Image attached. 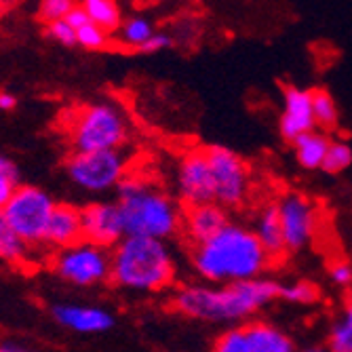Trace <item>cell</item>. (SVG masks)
Here are the masks:
<instances>
[{
	"label": "cell",
	"mask_w": 352,
	"mask_h": 352,
	"mask_svg": "<svg viewBox=\"0 0 352 352\" xmlns=\"http://www.w3.org/2000/svg\"><path fill=\"white\" fill-rule=\"evenodd\" d=\"M280 283L260 276L228 285H182L171 298V306L192 321L211 325H243L278 300Z\"/></svg>",
	"instance_id": "6da1fadb"
},
{
	"label": "cell",
	"mask_w": 352,
	"mask_h": 352,
	"mask_svg": "<svg viewBox=\"0 0 352 352\" xmlns=\"http://www.w3.org/2000/svg\"><path fill=\"white\" fill-rule=\"evenodd\" d=\"M192 268L207 285H228L266 276L274 264L245 223L228 221L209 241L192 247Z\"/></svg>",
	"instance_id": "7a4b0ae2"
},
{
	"label": "cell",
	"mask_w": 352,
	"mask_h": 352,
	"mask_svg": "<svg viewBox=\"0 0 352 352\" xmlns=\"http://www.w3.org/2000/svg\"><path fill=\"white\" fill-rule=\"evenodd\" d=\"M177 262L167 241L124 236L110 251V280L126 292L156 294L175 283Z\"/></svg>",
	"instance_id": "3957f363"
},
{
	"label": "cell",
	"mask_w": 352,
	"mask_h": 352,
	"mask_svg": "<svg viewBox=\"0 0 352 352\" xmlns=\"http://www.w3.org/2000/svg\"><path fill=\"white\" fill-rule=\"evenodd\" d=\"M116 190L126 236L169 241L182 232L184 207L163 188L126 175Z\"/></svg>",
	"instance_id": "277c9868"
},
{
	"label": "cell",
	"mask_w": 352,
	"mask_h": 352,
	"mask_svg": "<svg viewBox=\"0 0 352 352\" xmlns=\"http://www.w3.org/2000/svg\"><path fill=\"white\" fill-rule=\"evenodd\" d=\"M66 138L72 152L122 150L129 140V122L114 104L100 102L72 110L66 116Z\"/></svg>",
	"instance_id": "5b68a950"
},
{
	"label": "cell",
	"mask_w": 352,
	"mask_h": 352,
	"mask_svg": "<svg viewBox=\"0 0 352 352\" xmlns=\"http://www.w3.org/2000/svg\"><path fill=\"white\" fill-rule=\"evenodd\" d=\"M55 205L57 203L45 190L36 186H19L3 209V217L28 247L45 245L47 226Z\"/></svg>",
	"instance_id": "8992f818"
},
{
	"label": "cell",
	"mask_w": 352,
	"mask_h": 352,
	"mask_svg": "<svg viewBox=\"0 0 352 352\" xmlns=\"http://www.w3.org/2000/svg\"><path fill=\"white\" fill-rule=\"evenodd\" d=\"M205 152L211 167L215 203L226 211L247 205L251 199V171L243 156L226 146H209Z\"/></svg>",
	"instance_id": "52a82bcc"
},
{
	"label": "cell",
	"mask_w": 352,
	"mask_h": 352,
	"mask_svg": "<svg viewBox=\"0 0 352 352\" xmlns=\"http://www.w3.org/2000/svg\"><path fill=\"white\" fill-rule=\"evenodd\" d=\"M68 177L74 186L87 192H108L118 188L120 182L129 175V156L122 150L104 152H72L66 163Z\"/></svg>",
	"instance_id": "ba28073f"
},
{
	"label": "cell",
	"mask_w": 352,
	"mask_h": 352,
	"mask_svg": "<svg viewBox=\"0 0 352 352\" xmlns=\"http://www.w3.org/2000/svg\"><path fill=\"white\" fill-rule=\"evenodd\" d=\"M211 352H300V348L283 327L253 318L219 333Z\"/></svg>",
	"instance_id": "9c48e42d"
},
{
	"label": "cell",
	"mask_w": 352,
	"mask_h": 352,
	"mask_svg": "<svg viewBox=\"0 0 352 352\" xmlns=\"http://www.w3.org/2000/svg\"><path fill=\"white\" fill-rule=\"evenodd\" d=\"M51 266L61 280L74 287H95L110 280V251L80 241L55 251Z\"/></svg>",
	"instance_id": "30bf717a"
},
{
	"label": "cell",
	"mask_w": 352,
	"mask_h": 352,
	"mask_svg": "<svg viewBox=\"0 0 352 352\" xmlns=\"http://www.w3.org/2000/svg\"><path fill=\"white\" fill-rule=\"evenodd\" d=\"M276 213L283 228L287 253H300L310 247L318 230V211L302 192H285L276 199Z\"/></svg>",
	"instance_id": "8fae6325"
},
{
	"label": "cell",
	"mask_w": 352,
	"mask_h": 352,
	"mask_svg": "<svg viewBox=\"0 0 352 352\" xmlns=\"http://www.w3.org/2000/svg\"><path fill=\"white\" fill-rule=\"evenodd\" d=\"M175 190H177V203L184 209L215 203L213 177L205 150H190L177 161Z\"/></svg>",
	"instance_id": "7c38bea8"
},
{
	"label": "cell",
	"mask_w": 352,
	"mask_h": 352,
	"mask_svg": "<svg viewBox=\"0 0 352 352\" xmlns=\"http://www.w3.org/2000/svg\"><path fill=\"white\" fill-rule=\"evenodd\" d=\"M82 221V241L98 245L102 249L112 251L126 234L118 203L114 201H98L89 203L80 209Z\"/></svg>",
	"instance_id": "4fadbf2b"
},
{
	"label": "cell",
	"mask_w": 352,
	"mask_h": 352,
	"mask_svg": "<svg viewBox=\"0 0 352 352\" xmlns=\"http://www.w3.org/2000/svg\"><path fill=\"white\" fill-rule=\"evenodd\" d=\"M312 91L302 87H287L283 93V108L278 116V131L285 142L294 144L304 133L314 131Z\"/></svg>",
	"instance_id": "5bb4252c"
},
{
	"label": "cell",
	"mask_w": 352,
	"mask_h": 352,
	"mask_svg": "<svg viewBox=\"0 0 352 352\" xmlns=\"http://www.w3.org/2000/svg\"><path fill=\"white\" fill-rule=\"evenodd\" d=\"M53 318L76 333H106L114 327V316L106 308L78 306V304H55L51 308Z\"/></svg>",
	"instance_id": "9a60e30c"
},
{
	"label": "cell",
	"mask_w": 352,
	"mask_h": 352,
	"mask_svg": "<svg viewBox=\"0 0 352 352\" xmlns=\"http://www.w3.org/2000/svg\"><path fill=\"white\" fill-rule=\"evenodd\" d=\"M228 221V211L221 209L217 203L186 207L182 217V234L192 247H197L217 234Z\"/></svg>",
	"instance_id": "2e32d148"
},
{
	"label": "cell",
	"mask_w": 352,
	"mask_h": 352,
	"mask_svg": "<svg viewBox=\"0 0 352 352\" xmlns=\"http://www.w3.org/2000/svg\"><path fill=\"white\" fill-rule=\"evenodd\" d=\"M82 241V221H80V209L74 205L57 203L53 209V215L49 219L45 245L53 247L55 251L68 249Z\"/></svg>",
	"instance_id": "e0dca14e"
},
{
	"label": "cell",
	"mask_w": 352,
	"mask_h": 352,
	"mask_svg": "<svg viewBox=\"0 0 352 352\" xmlns=\"http://www.w3.org/2000/svg\"><path fill=\"white\" fill-rule=\"evenodd\" d=\"M251 230L272 262H278L285 258L287 251H285V241H283V228H280V219H278L274 203H266L255 211Z\"/></svg>",
	"instance_id": "ac0fdd59"
},
{
	"label": "cell",
	"mask_w": 352,
	"mask_h": 352,
	"mask_svg": "<svg viewBox=\"0 0 352 352\" xmlns=\"http://www.w3.org/2000/svg\"><path fill=\"white\" fill-rule=\"evenodd\" d=\"M329 135L323 133V131H310V133H304L302 138H298L292 146H294V156L296 161L302 169L306 171H316L323 167V161H325V154H327V148H329Z\"/></svg>",
	"instance_id": "d6986e66"
},
{
	"label": "cell",
	"mask_w": 352,
	"mask_h": 352,
	"mask_svg": "<svg viewBox=\"0 0 352 352\" xmlns=\"http://www.w3.org/2000/svg\"><path fill=\"white\" fill-rule=\"evenodd\" d=\"M325 344L329 352H352V296L336 312Z\"/></svg>",
	"instance_id": "ffe728a7"
},
{
	"label": "cell",
	"mask_w": 352,
	"mask_h": 352,
	"mask_svg": "<svg viewBox=\"0 0 352 352\" xmlns=\"http://www.w3.org/2000/svg\"><path fill=\"white\" fill-rule=\"evenodd\" d=\"M80 5L93 25L104 30L106 34H116L122 23L120 5H116L114 0H85Z\"/></svg>",
	"instance_id": "44dd1931"
},
{
	"label": "cell",
	"mask_w": 352,
	"mask_h": 352,
	"mask_svg": "<svg viewBox=\"0 0 352 352\" xmlns=\"http://www.w3.org/2000/svg\"><path fill=\"white\" fill-rule=\"evenodd\" d=\"M154 34H156V30H154L152 21L144 15H131V17L122 19V23L116 32L120 45L135 49V51H140Z\"/></svg>",
	"instance_id": "7402d4cb"
},
{
	"label": "cell",
	"mask_w": 352,
	"mask_h": 352,
	"mask_svg": "<svg viewBox=\"0 0 352 352\" xmlns=\"http://www.w3.org/2000/svg\"><path fill=\"white\" fill-rule=\"evenodd\" d=\"M312 116H314V126L318 131H333L340 122V112L338 104L331 98V93L325 89L312 91Z\"/></svg>",
	"instance_id": "603a6c76"
},
{
	"label": "cell",
	"mask_w": 352,
	"mask_h": 352,
	"mask_svg": "<svg viewBox=\"0 0 352 352\" xmlns=\"http://www.w3.org/2000/svg\"><path fill=\"white\" fill-rule=\"evenodd\" d=\"M30 247L17 236V232L9 226L7 219L0 213V260L19 266L28 260Z\"/></svg>",
	"instance_id": "cb8c5ba5"
},
{
	"label": "cell",
	"mask_w": 352,
	"mask_h": 352,
	"mask_svg": "<svg viewBox=\"0 0 352 352\" xmlns=\"http://www.w3.org/2000/svg\"><path fill=\"white\" fill-rule=\"evenodd\" d=\"M318 296H321L318 287L306 278L280 283V289H278V300L294 304V306H312L318 302Z\"/></svg>",
	"instance_id": "d4e9b609"
},
{
	"label": "cell",
	"mask_w": 352,
	"mask_h": 352,
	"mask_svg": "<svg viewBox=\"0 0 352 352\" xmlns=\"http://www.w3.org/2000/svg\"><path fill=\"white\" fill-rule=\"evenodd\" d=\"M350 165H352V148H350V144L344 142V140H331L321 169L325 173L338 175V173H344Z\"/></svg>",
	"instance_id": "484cf974"
},
{
	"label": "cell",
	"mask_w": 352,
	"mask_h": 352,
	"mask_svg": "<svg viewBox=\"0 0 352 352\" xmlns=\"http://www.w3.org/2000/svg\"><path fill=\"white\" fill-rule=\"evenodd\" d=\"M19 188V171L13 161L0 154V213Z\"/></svg>",
	"instance_id": "4316f807"
},
{
	"label": "cell",
	"mask_w": 352,
	"mask_h": 352,
	"mask_svg": "<svg viewBox=\"0 0 352 352\" xmlns=\"http://www.w3.org/2000/svg\"><path fill=\"white\" fill-rule=\"evenodd\" d=\"M108 36L104 30H100L98 25H93L91 21L87 25H82L80 30H76V45H80L82 49L89 51H100L108 47Z\"/></svg>",
	"instance_id": "83f0119b"
},
{
	"label": "cell",
	"mask_w": 352,
	"mask_h": 352,
	"mask_svg": "<svg viewBox=\"0 0 352 352\" xmlns=\"http://www.w3.org/2000/svg\"><path fill=\"white\" fill-rule=\"evenodd\" d=\"M74 5L76 3H70V0H45V3H41V7H38V19L45 25L55 23V21H63Z\"/></svg>",
	"instance_id": "f1b7e54d"
},
{
	"label": "cell",
	"mask_w": 352,
	"mask_h": 352,
	"mask_svg": "<svg viewBox=\"0 0 352 352\" xmlns=\"http://www.w3.org/2000/svg\"><path fill=\"white\" fill-rule=\"evenodd\" d=\"M329 283L340 287V289H352V264L346 260H336L327 268Z\"/></svg>",
	"instance_id": "f546056e"
},
{
	"label": "cell",
	"mask_w": 352,
	"mask_h": 352,
	"mask_svg": "<svg viewBox=\"0 0 352 352\" xmlns=\"http://www.w3.org/2000/svg\"><path fill=\"white\" fill-rule=\"evenodd\" d=\"M47 34L55 41V43H59V45H66V47H70V45H76V32H74V28L63 19V21H55V23H49L47 25Z\"/></svg>",
	"instance_id": "4dcf8cb0"
},
{
	"label": "cell",
	"mask_w": 352,
	"mask_h": 352,
	"mask_svg": "<svg viewBox=\"0 0 352 352\" xmlns=\"http://www.w3.org/2000/svg\"><path fill=\"white\" fill-rule=\"evenodd\" d=\"M173 45V38L169 34H163V32H156V34L140 49V53H161L165 49H169Z\"/></svg>",
	"instance_id": "1f68e13d"
},
{
	"label": "cell",
	"mask_w": 352,
	"mask_h": 352,
	"mask_svg": "<svg viewBox=\"0 0 352 352\" xmlns=\"http://www.w3.org/2000/svg\"><path fill=\"white\" fill-rule=\"evenodd\" d=\"M66 21L74 28V32H76V30H80L82 25H87V23H89V17H87V13H85L82 5H74V7H72V11L68 13Z\"/></svg>",
	"instance_id": "d6a6232c"
},
{
	"label": "cell",
	"mask_w": 352,
	"mask_h": 352,
	"mask_svg": "<svg viewBox=\"0 0 352 352\" xmlns=\"http://www.w3.org/2000/svg\"><path fill=\"white\" fill-rule=\"evenodd\" d=\"M15 108H17V98H15L13 93H7V91L0 93V110H3V112H11Z\"/></svg>",
	"instance_id": "836d02e7"
},
{
	"label": "cell",
	"mask_w": 352,
	"mask_h": 352,
	"mask_svg": "<svg viewBox=\"0 0 352 352\" xmlns=\"http://www.w3.org/2000/svg\"><path fill=\"white\" fill-rule=\"evenodd\" d=\"M300 352H329V348L325 342H312V344H306Z\"/></svg>",
	"instance_id": "e575fe53"
},
{
	"label": "cell",
	"mask_w": 352,
	"mask_h": 352,
	"mask_svg": "<svg viewBox=\"0 0 352 352\" xmlns=\"http://www.w3.org/2000/svg\"><path fill=\"white\" fill-rule=\"evenodd\" d=\"M0 352H30V350H25L17 344H0Z\"/></svg>",
	"instance_id": "d590c367"
}]
</instances>
